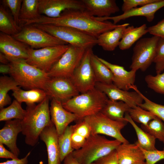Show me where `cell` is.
<instances>
[{
  "label": "cell",
  "instance_id": "obj_38",
  "mask_svg": "<svg viewBox=\"0 0 164 164\" xmlns=\"http://www.w3.org/2000/svg\"><path fill=\"white\" fill-rule=\"evenodd\" d=\"M145 80L149 88L157 93L164 95V72L155 76L147 75Z\"/></svg>",
  "mask_w": 164,
  "mask_h": 164
},
{
  "label": "cell",
  "instance_id": "obj_40",
  "mask_svg": "<svg viewBox=\"0 0 164 164\" xmlns=\"http://www.w3.org/2000/svg\"><path fill=\"white\" fill-rule=\"evenodd\" d=\"M22 0H3L2 4L9 9L16 23L19 26V16Z\"/></svg>",
  "mask_w": 164,
  "mask_h": 164
},
{
  "label": "cell",
  "instance_id": "obj_10",
  "mask_svg": "<svg viewBox=\"0 0 164 164\" xmlns=\"http://www.w3.org/2000/svg\"><path fill=\"white\" fill-rule=\"evenodd\" d=\"M159 38L153 36L141 39L137 42L133 48L131 70L144 72L148 69L153 62Z\"/></svg>",
  "mask_w": 164,
  "mask_h": 164
},
{
  "label": "cell",
  "instance_id": "obj_36",
  "mask_svg": "<svg viewBox=\"0 0 164 164\" xmlns=\"http://www.w3.org/2000/svg\"><path fill=\"white\" fill-rule=\"evenodd\" d=\"M128 113L134 121L140 123L144 126H146L151 121L157 117L151 112L139 106L131 108Z\"/></svg>",
  "mask_w": 164,
  "mask_h": 164
},
{
  "label": "cell",
  "instance_id": "obj_2",
  "mask_svg": "<svg viewBox=\"0 0 164 164\" xmlns=\"http://www.w3.org/2000/svg\"><path fill=\"white\" fill-rule=\"evenodd\" d=\"M50 98L47 96L37 105H27L26 114L21 120L22 133L25 136V143L29 145H35L42 131L52 122L49 106Z\"/></svg>",
  "mask_w": 164,
  "mask_h": 164
},
{
  "label": "cell",
  "instance_id": "obj_43",
  "mask_svg": "<svg viewBox=\"0 0 164 164\" xmlns=\"http://www.w3.org/2000/svg\"><path fill=\"white\" fill-rule=\"evenodd\" d=\"M157 0H124L121 7L123 12L132 9L137 8V6H144L153 2Z\"/></svg>",
  "mask_w": 164,
  "mask_h": 164
},
{
  "label": "cell",
  "instance_id": "obj_31",
  "mask_svg": "<svg viewBox=\"0 0 164 164\" xmlns=\"http://www.w3.org/2000/svg\"><path fill=\"white\" fill-rule=\"evenodd\" d=\"M41 16L39 9V0H22L19 16L20 23L25 24Z\"/></svg>",
  "mask_w": 164,
  "mask_h": 164
},
{
  "label": "cell",
  "instance_id": "obj_5",
  "mask_svg": "<svg viewBox=\"0 0 164 164\" xmlns=\"http://www.w3.org/2000/svg\"><path fill=\"white\" fill-rule=\"evenodd\" d=\"M121 143L117 139L109 140L100 135H91L84 146L72 154L80 164H91L116 149Z\"/></svg>",
  "mask_w": 164,
  "mask_h": 164
},
{
  "label": "cell",
  "instance_id": "obj_33",
  "mask_svg": "<svg viewBox=\"0 0 164 164\" xmlns=\"http://www.w3.org/2000/svg\"><path fill=\"white\" fill-rule=\"evenodd\" d=\"M26 112V110L22 108L21 103L15 99L8 107L0 109V121H6L13 119L22 120Z\"/></svg>",
  "mask_w": 164,
  "mask_h": 164
},
{
  "label": "cell",
  "instance_id": "obj_28",
  "mask_svg": "<svg viewBox=\"0 0 164 164\" xmlns=\"http://www.w3.org/2000/svg\"><path fill=\"white\" fill-rule=\"evenodd\" d=\"M124 119L132 125L135 131L138 138L135 143L147 151L156 149L155 147L156 138L153 136L139 127L132 119L128 113L125 114Z\"/></svg>",
  "mask_w": 164,
  "mask_h": 164
},
{
  "label": "cell",
  "instance_id": "obj_30",
  "mask_svg": "<svg viewBox=\"0 0 164 164\" xmlns=\"http://www.w3.org/2000/svg\"><path fill=\"white\" fill-rule=\"evenodd\" d=\"M91 62L96 82L113 83V76L112 72L93 52L91 55Z\"/></svg>",
  "mask_w": 164,
  "mask_h": 164
},
{
  "label": "cell",
  "instance_id": "obj_4",
  "mask_svg": "<svg viewBox=\"0 0 164 164\" xmlns=\"http://www.w3.org/2000/svg\"><path fill=\"white\" fill-rule=\"evenodd\" d=\"M9 75L19 86L28 90L39 89L45 91L50 77L48 73L28 63L25 60L9 59Z\"/></svg>",
  "mask_w": 164,
  "mask_h": 164
},
{
  "label": "cell",
  "instance_id": "obj_21",
  "mask_svg": "<svg viewBox=\"0 0 164 164\" xmlns=\"http://www.w3.org/2000/svg\"><path fill=\"white\" fill-rule=\"evenodd\" d=\"M22 131L21 120L16 119L5 121L0 130V143L7 146L17 157L20 152L16 144L17 137Z\"/></svg>",
  "mask_w": 164,
  "mask_h": 164
},
{
  "label": "cell",
  "instance_id": "obj_29",
  "mask_svg": "<svg viewBox=\"0 0 164 164\" xmlns=\"http://www.w3.org/2000/svg\"><path fill=\"white\" fill-rule=\"evenodd\" d=\"M22 29L15 22L11 12L2 4L0 6V31L5 34L13 36Z\"/></svg>",
  "mask_w": 164,
  "mask_h": 164
},
{
  "label": "cell",
  "instance_id": "obj_52",
  "mask_svg": "<svg viewBox=\"0 0 164 164\" xmlns=\"http://www.w3.org/2000/svg\"><path fill=\"white\" fill-rule=\"evenodd\" d=\"M134 164H145V162H144V161H142L138 162Z\"/></svg>",
  "mask_w": 164,
  "mask_h": 164
},
{
  "label": "cell",
  "instance_id": "obj_22",
  "mask_svg": "<svg viewBox=\"0 0 164 164\" xmlns=\"http://www.w3.org/2000/svg\"><path fill=\"white\" fill-rule=\"evenodd\" d=\"M85 10L98 18L108 17L119 11L114 0H82Z\"/></svg>",
  "mask_w": 164,
  "mask_h": 164
},
{
  "label": "cell",
  "instance_id": "obj_14",
  "mask_svg": "<svg viewBox=\"0 0 164 164\" xmlns=\"http://www.w3.org/2000/svg\"><path fill=\"white\" fill-rule=\"evenodd\" d=\"M95 87L104 93L109 99L122 101L131 108H134L141 104L143 100L137 92H130L119 88L113 83L105 84L98 82Z\"/></svg>",
  "mask_w": 164,
  "mask_h": 164
},
{
  "label": "cell",
  "instance_id": "obj_49",
  "mask_svg": "<svg viewBox=\"0 0 164 164\" xmlns=\"http://www.w3.org/2000/svg\"><path fill=\"white\" fill-rule=\"evenodd\" d=\"M63 161V164H80L73 156L72 152L66 156Z\"/></svg>",
  "mask_w": 164,
  "mask_h": 164
},
{
  "label": "cell",
  "instance_id": "obj_42",
  "mask_svg": "<svg viewBox=\"0 0 164 164\" xmlns=\"http://www.w3.org/2000/svg\"><path fill=\"white\" fill-rule=\"evenodd\" d=\"M77 121L76 124L73 125V132L76 133L87 139L91 135L89 125L84 119Z\"/></svg>",
  "mask_w": 164,
  "mask_h": 164
},
{
  "label": "cell",
  "instance_id": "obj_18",
  "mask_svg": "<svg viewBox=\"0 0 164 164\" xmlns=\"http://www.w3.org/2000/svg\"><path fill=\"white\" fill-rule=\"evenodd\" d=\"M29 47L12 36L0 33V51L9 59L26 60L28 57Z\"/></svg>",
  "mask_w": 164,
  "mask_h": 164
},
{
  "label": "cell",
  "instance_id": "obj_3",
  "mask_svg": "<svg viewBox=\"0 0 164 164\" xmlns=\"http://www.w3.org/2000/svg\"><path fill=\"white\" fill-rule=\"evenodd\" d=\"M108 99L104 93L95 87L62 103L65 109L75 114L80 120L100 112Z\"/></svg>",
  "mask_w": 164,
  "mask_h": 164
},
{
  "label": "cell",
  "instance_id": "obj_47",
  "mask_svg": "<svg viewBox=\"0 0 164 164\" xmlns=\"http://www.w3.org/2000/svg\"><path fill=\"white\" fill-rule=\"evenodd\" d=\"M0 158L17 159H19L18 157L11 152L6 149L3 145L0 143Z\"/></svg>",
  "mask_w": 164,
  "mask_h": 164
},
{
  "label": "cell",
  "instance_id": "obj_48",
  "mask_svg": "<svg viewBox=\"0 0 164 164\" xmlns=\"http://www.w3.org/2000/svg\"><path fill=\"white\" fill-rule=\"evenodd\" d=\"M30 153L31 152H29L25 157L21 159H12L0 162V164H28V158Z\"/></svg>",
  "mask_w": 164,
  "mask_h": 164
},
{
  "label": "cell",
  "instance_id": "obj_16",
  "mask_svg": "<svg viewBox=\"0 0 164 164\" xmlns=\"http://www.w3.org/2000/svg\"><path fill=\"white\" fill-rule=\"evenodd\" d=\"M164 7V0H157L153 2L131 9L119 15L108 17H96V19L100 21L111 20L113 21V24L116 25L120 21L130 17L142 16L145 17L147 21L150 22L153 20L155 12Z\"/></svg>",
  "mask_w": 164,
  "mask_h": 164
},
{
  "label": "cell",
  "instance_id": "obj_1",
  "mask_svg": "<svg viewBox=\"0 0 164 164\" xmlns=\"http://www.w3.org/2000/svg\"><path fill=\"white\" fill-rule=\"evenodd\" d=\"M50 24L72 27L97 38L101 34L111 30L119 25L108 21H100L85 10L68 9L57 18L41 15L38 19L27 22L26 25L32 24Z\"/></svg>",
  "mask_w": 164,
  "mask_h": 164
},
{
  "label": "cell",
  "instance_id": "obj_37",
  "mask_svg": "<svg viewBox=\"0 0 164 164\" xmlns=\"http://www.w3.org/2000/svg\"><path fill=\"white\" fill-rule=\"evenodd\" d=\"M141 128L164 144V124L156 117L151 121L146 126L141 125Z\"/></svg>",
  "mask_w": 164,
  "mask_h": 164
},
{
  "label": "cell",
  "instance_id": "obj_17",
  "mask_svg": "<svg viewBox=\"0 0 164 164\" xmlns=\"http://www.w3.org/2000/svg\"><path fill=\"white\" fill-rule=\"evenodd\" d=\"M50 111L51 121L55 125L58 136L64 132L70 124L79 120L75 114L64 108L61 101L55 99H52Z\"/></svg>",
  "mask_w": 164,
  "mask_h": 164
},
{
  "label": "cell",
  "instance_id": "obj_27",
  "mask_svg": "<svg viewBox=\"0 0 164 164\" xmlns=\"http://www.w3.org/2000/svg\"><path fill=\"white\" fill-rule=\"evenodd\" d=\"M146 24L135 27L133 26H128L125 29L118 46L121 50L130 48L142 36L148 32Z\"/></svg>",
  "mask_w": 164,
  "mask_h": 164
},
{
  "label": "cell",
  "instance_id": "obj_41",
  "mask_svg": "<svg viewBox=\"0 0 164 164\" xmlns=\"http://www.w3.org/2000/svg\"><path fill=\"white\" fill-rule=\"evenodd\" d=\"M140 148L146 160L145 164H155L158 162L164 159V148L162 150L156 149L152 151H147Z\"/></svg>",
  "mask_w": 164,
  "mask_h": 164
},
{
  "label": "cell",
  "instance_id": "obj_50",
  "mask_svg": "<svg viewBox=\"0 0 164 164\" xmlns=\"http://www.w3.org/2000/svg\"><path fill=\"white\" fill-rule=\"evenodd\" d=\"M10 68L9 64H2L0 65V73L3 74H9Z\"/></svg>",
  "mask_w": 164,
  "mask_h": 164
},
{
  "label": "cell",
  "instance_id": "obj_8",
  "mask_svg": "<svg viewBox=\"0 0 164 164\" xmlns=\"http://www.w3.org/2000/svg\"><path fill=\"white\" fill-rule=\"evenodd\" d=\"M69 47V44L35 49L29 48L26 62L48 73Z\"/></svg>",
  "mask_w": 164,
  "mask_h": 164
},
{
  "label": "cell",
  "instance_id": "obj_7",
  "mask_svg": "<svg viewBox=\"0 0 164 164\" xmlns=\"http://www.w3.org/2000/svg\"><path fill=\"white\" fill-rule=\"evenodd\" d=\"M84 119L89 125L91 135H104L113 137L122 143L129 142L121 132L128 122L126 121L112 120L101 112L86 117Z\"/></svg>",
  "mask_w": 164,
  "mask_h": 164
},
{
  "label": "cell",
  "instance_id": "obj_34",
  "mask_svg": "<svg viewBox=\"0 0 164 164\" xmlns=\"http://www.w3.org/2000/svg\"><path fill=\"white\" fill-rule=\"evenodd\" d=\"M73 132V125L68 126L64 132L58 136V143L61 162L74 150L71 145V136Z\"/></svg>",
  "mask_w": 164,
  "mask_h": 164
},
{
  "label": "cell",
  "instance_id": "obj_13",
  "mask_svg": "<svg viewBox=\"0 0 164 164\" xmlns=\"http://www.w3.org/2000/svg\"><path fill=\"white\" fill-rule=\"evenodd\" d=\"M45 91L50 98L56 99L62 103L80 94L71 78L63 77H50Z\"/></svg>",
  "mask_w": 164,
  "mask_h": 164
},
{
  "label": "cell",
  "instance_id": "obj_26",
  "mask_svg": "<svg viewBox=\"0 0 164 164\" xmlns=\"http://www.w3.org/2000/svg\"><path fill=\"white\" fill-rule=\"evenodd\" d=\"M12 91V95L15 100L20 103L25 102L27 105L39 103L47 96L44 90L39 89L25 91L19 87Z\"/></svg>",
  "mask_w": 164,
  "mask_h": 164
},
{
  "label": "cell",
  "instance_id": "obj_6",
  "mask_svg": "<svg viewBox=\"0 0 164 164\" xmlns=\"http://www.w3.org/2000/svg\"><path fill=\"white\" fill-rule=\"evenodd\" d=\"M32 25L74 46L87 49L97 44V38L72 27L50 24Z\"/></svg>",
  "mask_w": 164,
  "mask_h": 164
},
{
  "label": "cell",
  "instance_id": "obj_20",
  "mask_svg": "<svg viewBox=\"0 0 164 164\" xmlns=\"http://www.w3.org/2000/svg\"><path fill=\"white\" fill-rule=\"evenodd\" d=\"M99 59L111 71L113 75V84L119 89L128 91L134 85L137 71L126 70L122 66L111 63L98 57Z\"/></svg>",
  "mask_w": 164,
  "mask_h": 164
},
{
  "label": "cell",
  "instance_id": "obj_46",
  "mask_svg": "<svg viewBox=\"0 0 164 164\" xmlns=\"http://www.w3.org/2000/svg\"><path fill=\"white\" fill-rule=\"evenodd\" d=\"M86 140L84 137L73 132L71 136V145L72 148L74 150L80 149L84 145Z\"/></svg>",
  "mask_w": 164,
  "mask_h": 164
},
{
  "label": "cell",
  "instance_id": "obj_24",
  "mask_svg": "<svg viewBox=\"0 0 164 164\" xmlns=\"http://www.w3.org/2000/svg\"><path fill=\"white\" fill-rule=\"evenodd\" d=\"M128 23L119 25L115 29L104 32L97 38V44L104 50L113 51L118 46L126 28Z\"/></svg>",
  "mask_w": 164,
  "mask_h": 164
},
{
  "label": "cell",
  "instance_id": "obj_19",
  "mask_svg": "<svg viewBox=\"0 0 164 164\" xmlns=\"http://www.w3.org/2000/svg\"><path fill=\"white\" fill-rule=\"evenodd\" d=\"M58 135L52 122L46 126L39 135L40 139L45 144L48 155V164H60V152Z\"/></svg>",
  "mask_w": 164,
  "mask_h": 164
},
{
  "label": "cell",
  "instance_id": "obj_39",
  "mask_svg": "<svg viewBox=\"0 0 164 164\" xmlns=\"http://www.w3.org/2000/svg\"><path fill=\"white\" fill-rule=\"evenodd\" d=\"M153 63L157 74L164 70V38H160L159 40Z\"/></svg>",
  "mask_w": 164,
  "mask_h": 164
},
{
  "label": "cell",
  "instance_id": "obj_35",
  "mask_svg": "<svg viewBox=\"0 0 164 164\" xmlns=\"http://www.w3.org/2000/svg\"><path fill=\"white\" fill-rule=\"evenodd\" d=\"M131 88L137 92L142 97L144 102L139 106L142 108L151 112L164 122V105L157 104L150 100L142 94L136 85H133Z\"/></svg>",
  "mask_w": 164,
  "mask_h": 164
},
{
  "label": "cell",
  "instance_id": "obj_15",
  "mask_svg": "<svg viewBox=\"0 0 164 164\" xmlns=\"http://www.w3.org/2000/svg\"><path fill=\"white\" fill-rule=\"evenodd\" d=\"M70 9L85 10L82 0H39V13L49 17H58L64 11Z\"/></svg>",
  "mask_w": 164,
  "mask_h": 164
},
{
  "label": "cell",
  "instance_id": "obj_51",
  "mask_svg": "<svg viewBox=\"0 0 164 164\" xmlns=\"http://www.w3.org/2000/svg\"><path fill=\"white\" fill-rule=\"evenodd\" d=\"M0 62L4 64H8L10 62L7 57L1 52L0 53Z\"/></svg>",
  "mask_w": 164,
  "mask_h": 164
},
{
  "label": "cell",
  "instance_id": "obj_32",
  "mask_svg": "<svg viewBox=\"0 0 164 164\" xmlns=\"http://www.w3.org/2000/svg\"><path fill=\"white\" fill-rule=\"evenodd\" d=\"M19 86L18 83L11 77L6 76L0 78V108L11 104V98L8 92L17 89Z\"/></svg>",
  "mask_w": 164,
  "mask_h": 164
},
{
  "label": "cell",
  "instance_id": "obj_11",
  "mask_svg": "<svg viewBox=\"0 0 164 164\" xmlns=\"http://www.w3.org/2000/svg\"><path fill=\"white\" fill-rule=\"evenodd\" d=\"M86 50L69 44L68 49L48 73L49 77L71 78Z\"/></svg>",
  "mask_w": 164,
  "mask_h": 164
},
{
  "label": "cell",
  "instance_id": "obj_45",
  "mask_svg": "<svg viewBox=\"0 0 164 164\" xmlns=\"http://www.w3.org/2000/svg\"><path fill=\"white\" fill-rule=\"evenodd\" d=\"M148 32L153 36L164 38V19L156 24L148 28Z\"/></svg>",
  "mask_w": 164,
  "mask_h": 164
},
{
  "label": "cell",
  "instance_id": "obj_53",
  "mask_svg": "<svg viewBox=\"0 0 164 164\" xmlns=\"http://www.w3.org/2000/svg\"><path fill=\"white\" fill-rule=\"evenodd\" d=\"M91 164H95L94 162L91 163Z\"/></svg>",
  "mask_w": 164,
  "mask_h": 164
},
{
  "label": "cell",
  "instance_id": "obj_9",
  "mask_svg": "<svg viewBox=\"0 0 164 164\" xmlns=\"http://www.w3.org/2000/svg\"><path fill=\"white\" fill-rule=\"evenodd\" d=\"M12 36L33 49L68 44L32 24L24 26L19 32Z\"/></svg>",
  "mask_w": 164,
  "mask_h": 164
},
{
  "label": "cell",
  "instance_id": "obj_23",
  "mask_svg": "<svg viewBox=\"0 0 164 164\" xmlns=\"http://www.w3.org/2000/svg\"><path fill=\"white\" fill-rule=\"evenodd\" d=\"M116 150L119 164H134L145 160L142 150L135 143H122Z\"/></svg>",
  "mask_w": 164,
  "mask_h": 164
},
{
  "label": "cell",
  "instance_id": "obj_25",
  "mask_svg": "<svg viewBox=\"0 0 164 164\" xmlns=\"http://www.w3.org/2000/svg\"><path fill=\"white\" fill-rule=\"evenodd\" d=\"M131 108L125 103L121 101L108 99L100 112L109 118L117 121H125V114Z\"/></svg>",
  "mask_w": 164,
  "mask_h": 164
},
{
  "label": "cell",
  "instance_id": "obj_12",
  "mask_svg": "<svg viewBox=\"0 0 164 164\" xmlns=\"http://www.w3.org/2000/svg\"><path fill=\"white\" fill-rule=\"evenodd\" d=\"M93 52L92 48L86 50L71 78L80 93H84L95 87L96 81L91 62Z\"/></svg>",
  "mask_w": 164,
  "mask_h": 164
},
{
  "label": "cell",
  "instance_id": "obj_44",
  "mask_svg": "<svg viewBox=\"0 0 164 164\" xmlns=\"http://www.w3.org/2000/svg\"><path fill=\"white\" fill-rule=\"evenodd\" d=\"M94 163L95 164H119L116 149L98 159Z\"/></svg>",
  "mask_w": 164,
  "mask_h": 164
}]
</instances>
